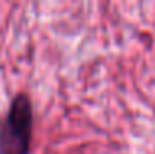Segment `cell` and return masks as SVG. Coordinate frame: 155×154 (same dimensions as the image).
Instances as JSON below:
<instances>
[{
    "label": "cell",
    "mask_w": 155,
    "mask_h": 154,
    "mask_svg": "<svg viewBox=\"0 0 155 154\" xmlns=\"http://www.w3.org/2000/svg\"><path fill=\"white\" fill-rule=\"evenodd\" d=\"M33 129V108L27 93H18L10 103L0 129V154H28Z\"/></svg>",
    "instance_id": "cell-1"
}]
</instances>
